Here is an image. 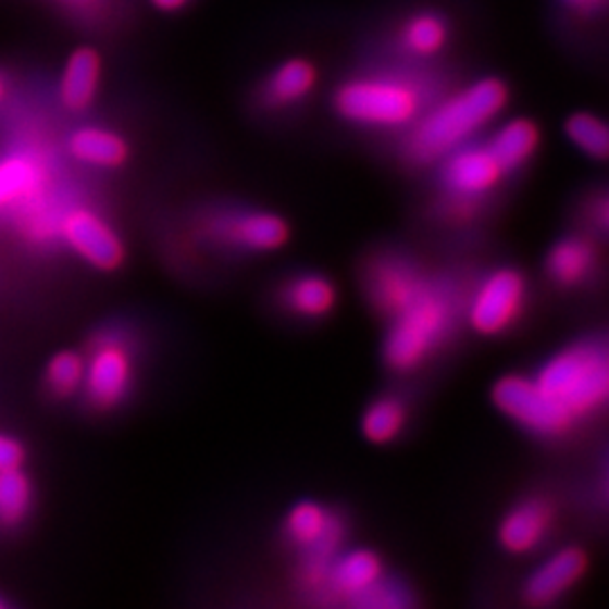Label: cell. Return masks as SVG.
Here are the masks:
<instances>
[{
	"instance_id": "cell-29",
	"label": "cell",
	"mask_w": 609,
	"mask_h": 609,
	"mask_svg": "<svg viewBox=\"0 0 609 609\" xmlns=\"http://www.w3.org/2000/svg\"><path fill=\"white\" fill-rule=\"evenodd\" d=\"M581 217L585 220L589 235L609 237V188H600L583 201Z\"/></svg>"
},
{
	"instance_id": "cell-33",
	"label": "cell",
	"mask_w": 609,
	"mask_h": 609,
	"mask_svg": "<svg viewBox=\"0 0 609 609\" xmlns=\"http://www.w3.org/2000/svg\"><path fill=\"white\" fill-rule=\"evenodd\" d=\"M602 495H605V501L609 504V463H607L605 474H602Z\"/></svg>"
},
{
	"instance_id": "cell-19",
	"label": "cell",
	"mask_w": 609,
	"mask_h": 609,
	"mask_svg": "<svg viewBox=\"0 0 609 609\" xmlns=\"http://www.w3.org/2000/svg\"><path fill=\"white\" fill-rule=\"evenodd\" d=\"M281 308L296 319L321 321L327 319L337 308V287L316 271H302L283 283Z\"/></svg>"
},
{
	"instance_id": "cell-18",
	"label": "cell",
	"mask_w": 609,
	"mask_h": 609,
	"mask_svg": "<svg viewBox=\"0 0 609 609\" xmlns=\"http://www.w3.org/2000/svg\"><path fill=\"white\" fill-rule=\"evenodd\" d=\"M600 266V253L592 235L569 233L554 241L544 260L546 278L556 287L571 291L585 287Z\"/></svg>"
},
{
	"instance_id": "cell-27",
	"label": "cell",
	"mask_w": 609,
	"mask_h": 609,
	"mask_svg": "<svg viewBox=\"0 0 609 609\" xmlns=\"http://www.w3.org/2000/svg\"><path fill=\"white\" fill-rule=\"evenodd\" d=\"M84 369H86V359L75 350H61L52 355V359L46 365L48 393L59 400L73 398L75 393L82 390Z\"/></svg>"
},
{
	"instance_id": "cell-32",
	"label": "cell",
	"mask_w": 609,
	"mask_h": 609,
	"mask_svg": "<svg viewBox=\"0 0 609 609\" xmlns=\"http://www.w3.org/2000/svg\"><path fill=\"white\" fill-rule=\"evenodd\" d=\"M161 12H176L181 8L188 5V0H151Z\"/></svg>"
},
{
	"instance_id": "cell-20",
	"label": "cell",
	"mask_w": 609,
	"mask_h": 609,
	"mask_svg": "<svg viewBox=\"0 0 609 609\" xmlns=\"http://www.w3.org/2000/svg\"><path fill=\"white\" fill-rule=\"evenodd\" d=\"M485 142L490 147L499 165L504 167V172L508 176H514L517 172H522L537 154L539 129L529 117H514L501 122L490 136H485Z\"/></svg>"
},
{
	"instance_id": "cell-12",
	"label": "cell",
	"mask_w": 609,
	"mask_h": 609,
	"mask_svg": "<svg viewBox=\"0 0 609 609\" xmlns=\"http://www.w3.org/2000/svg\"><path fill=\"white\" fill-rule=\"evenodd\" d=\"M451 39L453 23L443 10L418 8L395 21L380 54L418 61V64H438Z\"/></svg>"
},
{
	"instance_id": "cell-24",
	"label": "cell",
	"mask_w": 609,
	"mask_h": 609,
	"mask_svg": "<svg viewBox=\"0 0 609 609\" xmlns=\"http://www.w3.org/2000/svg\"><path fill=\"white\" fill-rule=\"evenodd\" d=\"M409 424V407L405 398L384 393L365 407L361 415V434L373 445H390L398 440Z\"/></svg>"
},
{
	"instance_id": "cell-31",
	"label": "cell",
	"mask_w": 609,
	"mask_h": 609,
	"mask_svg": "<svg viewBox=\"0 0 609 609\" xmlns=\"http://www.w3.org/2000/svg\"><path fill=\"white\" fill-rule=\"evenodd\" d=\"M25 447L8 436V434H0V470H10V468H23L25 463Z\"/></svg>"
},
{
	"instance_id": "cell-4",
	"label": "cell",
	"mask_w": 609,
	"mask_h": 609,
	"mask_svg": "<svg viewBox=\"0 0 609 609\" xmlns=\"http://www.w3.org/2000/svg\"><path fill=\"white\" fill-rule=\"evenodd\" d=\"M533 380L575 422L609 411V334L564 346L539 365Z\"/></svg>"
},
{
	"instance_id": "cell-9",
	"label": "cell",
	"mask_w": 609,
	"mask_h": 609,
	"mask_svg": "<svg viewBox=\"0 0 609 609\" xmlns=\"http://www.w3.org/2000/svg\"><path fill=\"white\" fill-rule=\"evenodd\" d=\"M490 395L501 415L535 438H564L577 424L569 411H564L551 395L539 388L533 375H504L495 382Z\"/></svg>"
},
{
	"instance_id": "cell-1",
	"label": "cell",
	"mask_w": 609,
	"mask_h": 609,
	"mask_svg": "<svg viewBox=\"0 0 609 609\" xmlns=\"http://www.w3.org/2000/svg\"><path fill=\"white\" fill-rule=\"evenodd\" d=\"M451 73L440 64L375 57L334 90V111L359 129L407 132L451 88Z\"/></svg>"
},
{
	"instance_id": "cell-8",
	"label": "cell",
	"mask_w": 609,
	"mask_h": 609,
	"mask_svg": "<svg viewBox=\"0 0 609 609\" xmlns=\"http://www.w3.org/2000/svg\"><path fill=\"white\" fill-rule=\"evenodd\" d=\"M84 398L98 409L109 411L127 400L136 377V352L127 332L120 327H107L90 341V350L84 357Z\"/></svg>"
},
{
	"instance_id": "cell-23",
	"label": "cell",
	"mask_w": 609,
	"mask_h": 609,
	"mask_svg": "<svg viewBox=\"0 0 609 609\" xmlns=\"http://www.w3.org/2000/svg\"><path fill=\"white\" fill-rule=\"evenodd\" d=\"M100 69V57L94 48H79L69 57L59 86V96L66 109L84 111L90 107L98 96Z\"/></svg>"
},
{
	"instance_id": "cell-5",
	"label": "cell",
	"mask_w": 609,
	"mask_h": 609,
	"mask_svg": "<svg viewBox=\"0 0 609 609\" xmlns=\"http://www.w3.org/2000/svg\"><path fill=\"white\" fill-rule=\"evenodd\" d=\"M438 212L449 224L463 226L474 222L485 201L510 178L485 138H472L449 151L438 163Z\"/></svg>"
},
{
	"instance_id": "cell-7",
	"label": "cell",
	"mask_w": 609,
	"mask_h": 609,
	"mask_svg": "<svg viewBox=\"0 0 609 609\" xmlns=\"http://www.w3.org/2000/svg\"><path fill=\"white\" fill-rule=\"evenodd\" d=\"M436 271L405 251H377L363 264L361 285L373 312L386 323L402 314L430 287Z\"/></svg>"
},
{
	"instance_id": "cell-14",
	"label": "cell",
	"mask_w": 609,
	"mask_h": 609,
	"mask_svg": "<svg viewBox=\"0 0 609 609\" xmlns=\"http://www.w3.org/2000/svg\"><path fill=\"white\" fill-rule=\"evenodd\" d=\"M50 188V170L44 159L14 151L0 159V215L25 217L27 210L41 208Z\"/></svg>"
},
{
	"instance_id": "cell-13",
	"label": "cell",
	"mask_w": 609,
	"mask_h": 609,
	"mask_svg": "<svg viewBox=\"0 0 609 609\" xmlns=\"http://www.w3.org/2000/svg\"><path fill=\"white\" fill-rule=\"evenodd\" d=\"M57 235L79 260L100 271H115L127 258L125 241L113 226L86 206L69 208L59 220Z\"/></svg>"
},
{
	"instance_id": "cell-21",
	"label": "cell",
	"mask_w": 609,
	"mask_h": 609,
	"mask_svg": "<svg viewBox=\"0 0 609 609\" xmlns=\"http://www.w3.org/2000/svg\"><path fill=\"white\" fill-rule=\"evenodd\" d=\"M69 154L90 167L117 170L132 157L127 140L102 127H82L69 138Z\"/></svg>"
},
{
	"instance_id": "cell-15",
	"label": "cell",
	"mask_w": 609,
	"mask_h": 609,
	"mask_svg": "<svg viewBox=\"0 0 609 609\" xmlns=\"http://www.w3.org/2000/svg\"><path fill=\"white\" fill-rule=\"evenodd\" d=\"M589 558L581 546H562L544 558L524 581L522 598L531 607L560 602L585 577Z\"/></svg>"
},
{
	"instance_id": "cell-30",
	"label": "cell",
	"mask_w": 609,
	"mask_h": 609,
	"mask_svg": "<svg viewBox=\"0 0 609 609\" xmlns=\"http://www.w3.org/2000/svg\"><path fill=\"white\" fill-rule=\"evenodd\" d=\"M562 10L577 18H600L609 14V0H558Z\"/></svg>"
},
{
	"instance_id": "cell-16",
	"label": "cell",
	"mask_w": 609,
	"mask_h": 609,
	"mask_svg": "<svg viewBox=\"0 0 609 609\" xmlns=\"http://www.w3.org/2000/svg\"><path fill=\"white\" fill-rule=\"evenodd\" d=\"M556 524V506L548 497L531 495L510 506L497 526L499 546L510 556H529L548 539Z\"/></svg>"
},
{
	"instance_id": "cell-6",
	"label": "cell",
	"mask_w": 609,
	"mask_h": 609,
	"mask_svg": "<svg viewBox=\"0 0 609 609\" xmlns=\"http://www.w3.org/2000/svg\"><path fill=\"white\" fill-rule=\"evenodd\" d=\"M348 531L346 517L321 501H298L289 508L283 535L300 554L298 583L302 592L323 598L330 564L346 548Z\"/></svg>"
},
{
	"instance_id": "cell-25",
	"label": "cell",
	"mask_w": 609,
	"mask_h": 609,
	"mask_svg": "<svg viewBox=\"0 0 609 609\" xmlns=\"http://www.w3.org/2000/svg\"><path fill=\"white\" fill-rule=\"evenodd\" d=\"M33 481L23 468L0 470V529L21 526L33 510Z\"/></svg>"
},
{
	"instance_id": "cell-35",
	"label": "cell",
	"mask_w": 609,
	"mask_h": 609,
	"mask_svg": "<svg viewBox=\"0 0 609 609\" xmlns=\"http://www.w3.org/2000/svg\"><path fill=\"white\" fill-rule=\"evenodd\" d=\"M3 607H8V600H5V598H0V609H3Z\"/></svg>"
},
{
	"instance_id": "cell-10",
	"label": "cell",
	"mask_w": 609,
	"mask_h": 609,
	"mask_svg": "<svg viewBox=\"0 0 609 609\" xmlns=\"http://www.w3.org/2000/svg\"><path fill=\"white\" fill-rule=\"evenodd\" d=\"M526 302L529 281L524 273L514 266H495L470 287L465 323L481 337H501L522 319Z\"/></svg>"
},
{
	"instance_id": "cell-11",
	"label": "cell",
	"mask_w": 609,
	"mask_h": 609,
	"mask_svg": "<svg viewBox=\"0 0 609 609\" xmlns=\"http://www.w3.org/2000/svg\"><path fill=\"white\" fill-rule=\"evenodd\" d=\"M201 233L226 249L244 253H273L287 247L291 226L285 217L258 208H222L201 220Z\"/></svg>"
},
{
	"instance_id": "cell-3",
	"label": "cell",
	"mask_w": 609,
	"mask_h": 609,
	"mask_svg": "<svg viewBox=\"0 0 609 609\" xmlns=\"http://www.w3.org/2000/svg\"><path fill=\"white\" fill-rule=\"evenodd\" d=\"M468 291L470 287L456 273L436 271L430 287L388 321L382 357L393 373H415L453 339L465 321Z\"/></svg>"
},
{
	"instance_id": "cell-28",
	"label": "cell",
	"mask_w": 609,
	"mask_h": 609,
	"mask_svg": "<svg viewBox=\"0 0 609 609\" xmlns=\"http://www.w3.org/2000/svg\"><path fill=\"white\" fill-rule=\"evenodd\" d=\"M418 600L413 598V592L407 587L405 581L395 575H384L380 583H375L369 592H365L355 607L357 609H405L413 607Z\"/></svg>"
},
{
	"instance_id": "cell-34",
	"label": "cell",
	"mask_w": 609,
	"mask_h": 609,
	"mask_svg": "<svg viewBox=\"0 0 609 609\" xmlns=\"http://www.w3.org/2000/svg\"><path fill=\"white\" fill-rule=\"evenodd\" d=\"M5 96H8V86H5V82H3V77H0V104H3V100H5Z\"/></svg>"
},
{
	"instance_id": "cell-17",
	"label": "cell",
	"mask_w": 609,
	"mask_h": 609,
	"mask_svg": "<svg viewBox=\"0 0 609 609\" xmlns=\"http://www.w3.org/2000/svg\"><path fill=\"white\" fill-rule=\"evenodd\" d=\"M384 575V560L371 548H344L330 564L321 602H341L355 607V602L375 583H380Z\"/></svg>"
},
{
	"instance_id": "cell-2",
	"label": "cell",
	"mask_w": 609,
	"mask_h": 609,
	"mask_svg": "<svg viewBox=\"0 0 609 609\" xmlns=\"http://www.w3.org/2000/svg\"><path fill=\"white\" fill-rule=\"evenodd\" d=\"M508 100L510 88L497 75L451 86L400 134V157L413 167L436 165L449 151L476 138L506 109Z\"/></svg>"
},
{
	"instance_id": "cell-26",
	"label": "cell",
	"mask_w": 609,
	"mask_h": 609,
	"mask_svg": "<svg viewBox=\"0 0 609 609\" xmlns=\"http://www.w3.org/2000/svg\"><path fill=\"white\" fill-rule=\"evenodd\" d=\"M564 134L571 145L587 159L609 161V122L596 113L577 111L564 122Z\"/></svg>"
},
{
	"instance_id": "cell-22",
	"label": "cell",
	"mask_w": 609,
	"mask_h": 609,
	"mask_svg": "<svg viewBox=\"0 0 609 609\" xmlns=\"http://www.w3.org/2000/svg\"><path fill=\"white\" fill-rule=\"evenodd\" d=\"M319 73L308 59H287L273 71L264 84V102L273 109L294 107L308 100L316 86Z\"/></svg>"
}]
</instances>
